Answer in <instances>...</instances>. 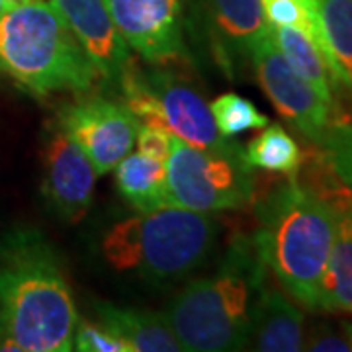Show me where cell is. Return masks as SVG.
Masks as SVG:
<instances>
[{"instance_id":"6da1fadb","label":"cell","mask_w":352,"mask_h":352,"mask_svg":"<svg viewBox=\"0 0 352 352\" xmlns=\"http://www.w3.org/2000/svg\"><path fill=\"white\" fill-rule=\"evenodd\" d=\"M78 321L61 252L36 227L0 235V351L69 352Z\"/></svg>"},{"instance_id":"7a4b0ae2","label":"cell","mask_w":352,"mask_h":352,"mask_svg":"<svg viewBox=\"0 0 352 352\" xmlns=\"http://www.w3.org/2000/svg\"><path fill=\"white\" fill-rule=\"evenodd\" d=\"M349 198L351 192L329 196L294 175L254 204L258 229L252 239L264 266L289 298L309 311H319L337 210Z\"/></svg>"},{"instance_id":"3957f363","label":"cell","mask_w":352,"mask_h":352,"mask_svg":"<svg viewBox=\"0 0 352 352\" xmlns=\"http://www.w3.org/2000/svg\"><path fill=\"white\" fill-rule=\"evenodd\" d=\"M266 274L254 239L233 235L214 270L190 280L164 309L182 351H245Z\"/></svg>"},{"instance_id":"277c9868","label":"cell","mask_w":352,"mask_h":352,"mask_svg":"<svg viewBox=\"0 0 352 352\" xmlns=\"http://www.w3.org/2000/svg\"><path fill=\"white\" fill-rule=\"evenodd\" d=\"M219 229L214 214L163 206L116 223L102 239V256L116 272L161 286L175 284L212 256Z\"/></svg>"},{"instance_id":"5b68a950","label":"cell","mask_w":352,"mask_h":352,"mask_svg":"<svg viewBox=\"0 0 352 352\" xmlns=\"http://www.w3.org/2000/svg\"><path fill=\"white\" fill-rule=\"evenodd\" d=\"M0 71L36 98L87 94L100 82L59 10L45 0L0 14Z\"/></svg>"},{"instance_id":"8992f818","label":"cell","mask_w":352,"mask_h":352,"mask_svg":"<svg viewBox=\"0 0 352 352\" xmlns=\"http://www.w3.org/2000/svg\"><path fill=\"white\" fill-rule=\"evenodd\" d=\"M149 63L127 67L118 90L122 102L139 124L166 129L170 135L201 149H226L233 139H226L215 126L214 113L201 90L190 76L168 67Z\"/></svg>"},{"instance_id":"52a82bcc","label":"cell","mask_w":352,"mask_h":352,"mask_svg":"<svg viewBox=\"0 0 352 352\" xmlns=\"http://www.w3.org/2000/svg\"><path fill=\"white\" fill-rule=\"evenodd\" d=\"M164 164L168 206L215 214L254 201V168L235 141L226 149H201L170 135Z\"/></svg>"},{"instance_id":"ba28073f","label":"cell","mask_w":352,"mask_h":352,"mask_svg":"<svg viewBox=\"0 0 352 352\" xmlns=\"http://www.w3.org/2000/svg\"><path fill=\"white\" fill-rule=\"evenodd\" d=\"M55 122L87 153L98 176L112 173L135 147L139 120L124 102L106 94H78L57 112Z\"/></svg>"},{"instance_id":"9c48e42d","label":"cell","mask_w":352,"mask_h":352,"mask_svg":"<svg viewBox=\"0 0 352 352\" xmlns=\"http://www.w3.org/2000/svg\"><path fill=\"white\" fill-rule=\"evenodd\" d=\"M251 65L258 85L278 113L319 147L335 120V106L323 100L315 88L292 69L270 34L254 47Z\"/></svg>"},{"instance_id":"30bf717a","label":"cell","mask_w":352,"mask_h":352,"mask_svg":"<svg viewBox=\"0 0 352 352\" xmlns=\"http://www.w3.org/2000/svg\"><path fill=\"white\" fill-rule=\"evenodd\" d=\"M127 47L147 63H173L188 55L184 0H104Z\"/></svg>"},{"instance_id":"8fae6325","label":"cell","mask_w":352,"mask_h":352,"mask_svg":"<svg viewBox=\"0 0 352 352\" xmlns=\"http://www.w3.org/2000/svg\"><path fill=\"white\" fill-rule=\"evenodd\" d=\"M96 170L71 135L55 120L43 139L41 192L53 214L67 223L80 221L92 206Z\"/></svg>"},{"instance_id":"7c38bea8","label":"cell","mask_w":352,"mask_h":352,"mask_svg":"<svg viewBox=\"0 0 352 352\" xmlns=\"http://www.w3.org/2000/svg\"><path fill=\"white\" fill-rule=\"evenodd\" d=\"M214 61L229 78L251 63L252 51L270 34L263 0H196Z\"/></svg>"},{"instance_id":"4fadbf2b","label":"cell","mask_w":352,"mask_h":352,"mask_svg":"<svg viewBox=\"0 0 352 352\" xmlns=\"http://www.w3.org/2000/svg\"><path fill=\"white\" fill-rule=\"evenodd\" d=\"M63 16L88 59L96 67L100 80L110 88L120 87V80L133 63L131 50L120 36L104 0H51Z\"/></svg>"},{"instance_id":"5bb4252c","label":"cell","mask_w":352,"mask_h":352,"mask_svg":"<svg viewBox=\"0 0 352 352\" xmlns=\"http://www.w3.org/2000/svg\"><path fill=\"white\" fill-rule=\"evenodd\" d=\"M305 317L302 309L268 282L254 307L249 346L261 352L303 351Z\"/></svg>"},{"instance_id":"9a60e30c","label":"cell","mask_w":352,"mask_h":352,"mask_svg":"<svg viewBox=\"0 0 352 352\" xmlns=\"http://www.w3.org/2000/svg\"><path fill=\"white\" fill-rule=\"evenodd\" d=\"M92 307L98 323L126 340L133 352H182V344L176 339L164 311L122 307L100 300L92 303Z\"/></svg>"},{"instance_id":"2e32d148","label":"cell","mask_w":352,"mask_h":352,"mask_svg":"<svg viewBox=\"0 0 352 352\" xmlns=\"http://www.w3.org/2000/svg\"><path fill=\"white\" fill-rule=\"evenodd\" d=\"M319 311L352 314V198L340 201Z\"/></svg>"},{"instance_id":"e0dca14e","label":"cell","mask_w":352,"mask_h":352,"mask_svg":"<svg viewBox=\"0 0 352 352\" xmlns=\"http://www.w3.org/2000/svg\"><path fill=\"white\" fill-rule=\"evenodd\" d=\"M331 76L352 90V0H311Z\"/></svg>"},{"instance_id":"ac0fdd59","label":"cell","mask_w":352,"mask_h":352,"mask_svg":"<svg viewBox=\"0 0 352 352\" xmlns=\"http://www.w3.org/2000/svg\"><path fill=\"white\" fill-rule=\"evenodd\" d=\"M116 184L135 212H153L168 206L166 164L143 153H129L116 166Z\"/></svg>"},{"instance_id":"d6986e66","label":"cell","mask_w":352,"mask_h":352,"mask_svg":"<svg viewBox=\"0 0 352 352\" xmlns=\"http://www.w3.org/2000/svg\"><path fill=\"white\" fill-rule=\"evenodd\" d=\"M270 36L278 45V50L286 57V61L292 65V69L305 78L323 100L335 106L333 87H331L333 76L325 63L323 53L315 45L314 38L298 28H270Z\"/></svg>"},{"instance_id":"ffe728a7","label":"cell","mask_w":352,"mask_h":352,"mask_svg":"<svg viewBox=\"0 0 352 352\" xmlns=\"http://www.w3.org/2000/svg\"><path fill=\"white\" fill-rule=\"evenodd\" d=\"M245 159L252 168L264 173L294 176L302 168L303 151L284 126L268 124L245 147Z\"/></svg>"},{"instance_id":"44dd1931","label":"cell","mask_w":352,"mask_h":352,"mask_svg":"<svg viewBox=\"0 0 352 352\" xmlns=\"http://www.w3.org/2000/svg\"><path fill=\"white\" fill-rule=\"evenodd\" d=\"M210 108L214 113L217 131L226 139L237 138L251 129H263L270 124L268 116H264L249 98L235 92L217 96L210 104Z\"/></svg>"},{"instance_id":"7402d4cb","label":"cell","mask_w":352,"mask_h":352,"mask_svg":"<svg viewBox=\"0 0 352 352\" xmlns=\"http://www.w3.org/2000/svg\"><path fill=\"white\" fill-rule=\"evenodd\" d=\"M264 16L270 28H298L314 38L321 51V34L317 28L311 0H263Z\"/></svg>"},{"instance_id":"603a6c76","label":"cell","mask_w":352,"mask_h":352,"mask_svg":"<svg viewBox=\"0 0 352 352\" xmlns=\"http://www.w3.org/2000/svg\"><path fill=\"white\" fill-rule=\"evenodd\" d=\"M73 351L78 352H133L126 340H122L102 323L78 319L73 337Z\"/></svg>"},{"instance_id":"cb8c5ba5","label":"cell","mask_w":352,"mask_h":352,"mask_svg":"<svg viewBox=\"0 0 352 352\" xmlns=\"http://www.w3.org/2000/svg\"><path fill=\"white\" fill-rule=\"evenodd\" d=\"M303 351L314 352H349L352 351L344 325H333L327 321L314 323L311 329L305 333Z\"/></svg>"},{"instance_id":"d4e9b609","label":"cell","mask_w":352,"mask_h":352,"mask_svg":"<svg viewBox=\"0 0 352 352\" xmlns=\"http://www.w3.org/2000/svg\"><path fill=\"white\" fill-rule=\"evenodd\" d=\"M135 145H138L139 153L157 159V161H166L168 147H170V133L163 127L139 124Z\"/></svg>"},{"instance_id":"484cf974","label":"cell","mask_w":352,"mask_h":352,"mask_svg":"<svg viewBox=\"0 0 352 352\" xmlns=\"http://www.w3.org/2000/svg\"><path fill=\"white\" fill-rule=\"evenodd\" d=\"M28 2H36V0H6L8 4V10L14 8V6H22V4H28Z\"/></svg>"},{"instance_id":"4316f807","label":"cell","mask_w":352,"mask_h":352,"mask_svg":"<svg viewBox=\"0 0 352 352\" xmlns=\"http://www.w3.org/2000/svg\"><path fill=\"white\" fill-rule=\"evenodd\" d=\"M342 325H344V331H346V337H349V342H351V349H352V323L351 321H344Z\"/></svg>"},{"instance_id":"83f0119b","label":"cell","mask_w":352,"mask_h":352,"mask_svg":"<svg viewBox=\"0 0 352 352\" xmlns=\"http://www.w3.org/2000/svg\"><path fill=\"white\" fill-rule=\"evenodd\" d=\"M8 10V4H6V0H0V14L6 12Z\"/></svg>"}]
</instances>
